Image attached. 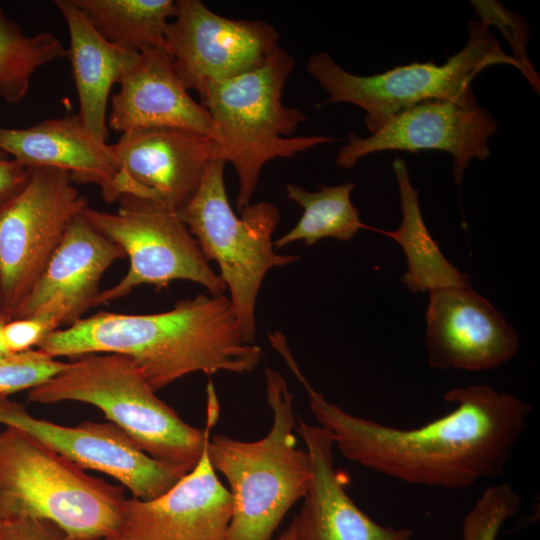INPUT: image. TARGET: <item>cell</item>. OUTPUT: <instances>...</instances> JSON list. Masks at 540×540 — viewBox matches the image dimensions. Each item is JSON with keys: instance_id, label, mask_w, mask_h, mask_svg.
<instances>
[{"instance_id": "3", "label": "cell", "mask_w": 540, "mask_h": 540, "mask_svg": "<svg viewBox=\"0 0 540 540\" xmlns=\"http://www.w3.org/2000/svg\"><path fill=\"white\" fill-rule=\"evenodd\" d=\"M27 401L93 405L147 455L185 473L201 459L219 411L217 399L208 398L206 429L191 426L156 396L131 358L112 353L71 358L63 370L30 389Z\"/></svg>"}, {"instance_id": "15", "label": "cell", "mask_w": 540, "mask_h": 540, "mask_svg": "<svg viewBox=\"0 0 540 540\" xmlns=\"http://www.w3.org/2000/svg\"><path fill=\"white\" fill-rule=\"evenodd\" d=\"M426 347L433 368L482 371L512 359L519 337L471 286L429 291Z\"/></svg>"}, {"instance_id": "8", "label": "cell", "mask_w": 540, "mask_h": 540, "mask_svg": "<svg viewBox=\"0 0 540 540\" xmlns=\"http://www.w3.org/2000/svg\"><path fill=\"white\" fill-rule=\"evenodd\" d=\"M225 165L223 159L210 160L197 192L177 214L206 259L218 264L244 340L255 344V308L263 279L272 268L292 264L299 256L274 250L272 235L280 213L273 203L250 204L240 217L234 213L225 189Z\"/></svg>"}, {"instance_id": "9", "label": "cell", "mask_w": 540, "mask_h": 540, "mask_svg": "<svg viewBox=\"0 0 540 540\" xmlns=\"http://www.w3.org/2000/svg\"><path fill=\"white\" fill-rule=\"evenodd\" d=\"M117 212L85 208L83 215L129 258L126 275L98 293L94 306L128 295L134 288L167 287L174 280L202 285L211 295L224 294L226 285L210 267L196 239L177 212L161 202L124 195Z\"/></svg>"}, {"instance_id": "1", "label": "cell", "mask_w": 540, "mask_h": 540, "mask_svg": "<svg viewBox=\"0 0 540 540\" xmlns=\"http://www.w3.org/2000/svg\"><path fill=\"white\" fill-rule=\"evenodd\" d=\"M284 361L343 456L408 484L462 489L501 475L531 411L510 393L470 385L445 393L454 408L444 416L416 428H396L345 412L310 385L292 355Z\"/></svg>"}, {"instance_id": "34", "label": "cell", "mask_w": 540, "mask_h": 540, "mask_svg": "<svg viewBox=\"0 0 540 540\" xmlns=\"http://www.w3.org/2000/svg\"><path fill=\"white\" fill-rule=\"evenodd\" d=\"M0 159H7V154L0 149Z\"/></svg>"}, {"instance_id": "22", "label": "cell", "mask_w": 540, "mask_h": 540, "mask_svg": "<svg viewBox=\"0 0 540 540\" xmlns=\"http://www.w3.org/2000/svg\"><path fill=\"white\" fill-rule=\"evenodd\" d=\"M399 188L402 220L398 229H376L394 239L406 255L408 270L401 282L412 292L419 293L447 287L471 286L469 275L460 272L441 252L423 220L418 191L410 182L402 158L392 163Z\"/></svg>"}, {"instance_id": "27", "label": "cell", "mask_w": 540, "mask_h": 540, "mask_svg": "<svg viewBox=\"0 0 540 540\" xmlns=\"http://www.w3.org/2000/svg\"><path fill=\"white\" fill-rule=\"evenodd\" d=\"M66 363L38 348L0 357V395L29 391L63 370Z\"/></svg>"}, {"instance_id": "32", "label": "cell", "mask_w": 540, "mask_h": 540, "mask_svg": "<svg viewBox=\"0 0 540 540\" xmlns=\"http://www.w3.org/2000/svg\"><path fill=\"white\" fill-rule=\"evenodd\" d=\"M275 540H294V532L291 525Z\"/></svg>"}, {"instance_id": "7", "label": "cell", "mask_w": 540, "mask_h": 540, "mask_svg": "<svg viewBox=\"0 0 540 540\" xmlns=\"http://www.w3.org/2000/svg\"><path fill=\"white\" fill-rule=\"evenodd\" d=\"M466 45L444 64L434 62L397 66L381 74L359 76L344 70L326 52L310 56L306 70L329 94L322 103H350L365 111V124L375 133L392 117L426 101H450L462 107H477L470 86L485 68L519 62L505 53L481 18L468 21Z\"/></svg>"}, {"instance_id": "25", "label": "cell", "mask_w": 540, "mask_h": 540, "mask_svg": "<svg viewBox=\"0 0 540 540\" xmlns=\"http://www.w3.org/2000/svg\"><path fill=\"white\" fill-rule=\"evenodd\" d=\"M66 57V49L51 32L26 35L0 5V98L20 102L28 93L33 74L43 65Z\"/></svg>"}, {"instance_id": "14", "label": "cell", "mask_w": 540, "mask_h": 540, "mask_svg": "<svg viewBox=\"0 0 540 540\" xmlns=\"http://www.w3.org/2000/svg\"><path fill=\"white\" fill-rule=\"evenodd\" d=\"M231 515V494L206 445L197 465L162 495L126 498L117 527L103 540H226Z\"/></svg>"}, {"instance_id": "26", "label": "cell", "mask_w": 540, "mask_h": 540, "mask_svg": "<svg viewBox=\"0 0 540 540\" xmlns=\"http://www.w3.org/2000/svg\"><path fill=\"white\" fill-rule=\"evenodd\" d=\"M520 507L521 496L508 482L489 486L465 515L462 540H496L503 524Z\"/></svg>"}, {"instance_id": "17", "label": "cell", "mask_w": 540, "mask_h": 540, "mask_svg": "<svg viewBox=\"0 0 540 540\" xmlns=\"http://www.w3.org/2000/svg\"><path fill=\"white\" fill-rule=\"evenodd\" d=\"M123 256L122 248L99 232L82 212L69 224L12 319L48 314L60 326L72 324L94 306L102 275Z\"/></svg>"}, {"instance_id": "16", "label": "cell", "mask_w": 540, "mask_h": 540, "mask_svg": "<svg viewBox=\"0 0 540 540\" xmlns=\"http://www.w3.org/2000/svg\"><path fill=\"white\" fill-rule=\"evenodd\" d=\"M112 148L124 195L152 199L175 212L192 199L208 163L217 158L212 137L178 128L128 131Z\"/></svg>"}, {"instance_id": "18", "label": "cell", "mask_w": 540, "mask_h": 540, "mask_svg": "<svg viewBox=\"0 0 540 540\" xmlns=\"http://www.w3.org/2000/svg\"><path fill=\"white\" fill-rule=\"evenodd\" d=\"M296 431L310 457L311 482L291 522L294 540H410L412 530L383 526L349 497L334 468L331 432L298 418Z\"/></svg>"}, {"instance_id": "2", "label": "cell", "mask_w": 540, "mask_h": 540, "mask_svg": "<svg viewBox=\"0 0 540 540\" xmlns=\"http://www.w3.org/2000/svg\"><path fill=\"white\" fill-rule=\"evenodd\" d=\"M38 349L75 358L91 353L131 358L156 392L195 372L245 374L261 348L244 340L225 294H199L168 311L123 314L101 311L49 333Z\"/></svg>"}, {"instance_id": "6", "label": "cell", "mask_w": 540, "mask_h": 540, "mask_svg": "<svg viewBox=\"0 0 540 540\" xmlns=\"http://www.w3.org/2000/svg\"><path fill=\"white\" fill-rule=\"evenodd\" d=\"M123 486L83 468L24 431L0 433V520L49 521L73 540H103L117 527Z\"/></svg>"}, {"instance_id": "10", "label": "cell", "mask_w": 540, "mask_h": 540, "mask_svg": "<svg viewBox=\"0 0 540 540\" xmlns=\"http://www.w3.org/2000/svg\"><path fill=\"white\" fill-rule=\"evenodd\" d=\"M26 185L0 205V284L7 320L29 293L69 224L85 208L68 172L30 168Z\"/></svg>"}, {"instance_id": "4", "label": "cell", "mask_w": 540, "mask_h": 540, "mask_svg": "<svg viewBox=\"0 0 540 540\" xmlns=\"http://www.w3.org/2000/svg\"><path fill=\"white\" fill-rule=\"evenodd\" d=\"M264 375L273 418L267 435L251 442L214 435L207 443L210 463L232 497L226 540H270L311 482L309 454L294 435L293 395L280 373L268 367Z\"/></svg>"}, {"instance_id": "30", "label": "cell", "mask_w": 540, "mask_h": 540, "mask_svg": "<svg viewBox=\"0 0 540 540\" xmlns=\"http://www.w3.org/2000/svg\"><path fill=\"white\" fill-rule=\"evenodd\" d=\"M30 173V168L14 159H0V205L26 185Z\"/></svg>"}, {"instance_id": "23", "label": "cell", "mask_w": 540, "mask_h": 540, "mask_svg": "<svg viewBox=\"0 0 540 540\" xmlns=\"http://www.w3.org/2000/svg\"><path fill=\"white\" fill-rule=\"evenodd\" d=\"M72 1L110 42L138 53L155 48L166 49L165 32L175 14V1Z\"/></svg>"}, {"instance_id": "12", "label": "cell", "mask_w": 540, "mask_h": 540, "mask_svg": "<svg viewBox=\"0 0 540 540\" xmlns=\"http://www.w3.org/2000/svg\"><path fill=\"white\" fill-rule=\"evenodd\" d=\"M0 424L24 431L83 469L113 477L137 499L156 498L187 474L147 455L111 422L63 426L35 418L23 404L0 395Z\"/></svg>"}, {"instance_id": "11", "label": "cell", "mask_w": 540, "mask_h": 540, "mask_svg": "<svg viewBox=\"0 0 540 540\" xmlns=\"http://www.w3.org/2000/svg\"><path fill=\"white\" fill-rule=\"evenodd\" d=\"M175 2L166 49L184 86L199 97L212 82L259 68L279 47V33L268 22L226 18L200 0Z\"/></svg>"}, {"instance_id": "31", "label": "cell", "mask_w": 540, "mask_h": 540, "mask_svg": "<svg viewBox=\"0 0 540 540\" xmlns=\"http://www.w3.org/2000/svg\"><path fill=\"white\" fill-rule=\"evenodd\" d=\"M6 322H8V320L3 316H0V357L11 354L7 348L4 337V325Z\"/></svg>"}, {"instance_id": "28", "label": "cell", "mask_w": 540, "mask_h": 540, "mask_svg": "<svg viewBox=\"0 0 540 540\" xmlns=\"http://www.w3.org/2000/svg\"><path fill=\"white\" fill-rule=\"evenodd\" d=\"M59 327L58 321L48 314L11 319L4 325L7 348L11 354L32 350Z\"/></svg>"}, {"instance_id": "21", "label": "cell", "mask_w": 540, "mask_h": 540, "mask_svg": "<svg viewBox=\"0 0 540 540\" xmlns=\"http://www.w3.org/2000/svg\"><path fill=\"white\" fill-rule=\"evenodd\" d=\"M54 4L68 27L66 57L79 98L77 116L90 133L106 142L111 88L137 63L140 53L104 38L72 0H56Z\"/></svg>"}, {"instance_id": "5", "label": "cell", "mask_w": 540, "mask_h": 540, "mask_svg": "<svg viewBox=\"0 0 540 540\" xmlns=\"http://www.w3.org/2000/svg\"><path fill=\"white\" fill-rule=\"evenodd\" d=\"M294 66L293 57L277 47L259 68L212 82L200 97L214 125L215 157L235 169L239 213L251 204L267 162L335 141L322 135L291 136L306 119L301 110L282 103Z\"/></svg>"}, {"instance_id": "13", "label": "cell", "mask_w": 540, "mask_h": 540, "mask_svg": "<svg viewBox=\"0 0 540 540\" xmlns=\"http://www.w3.org/2000/svg\"><path fill=\"white\" fill-rule=\"evenodd\" d=\"M497 129L496 120L485 108L426 101L398 113L368 137L350 133L335 163L350 169L361 158L380 151H445L453 157V177L460 184L472 159L490 156L488 140Z\"/></svg>"}, {"instance_id": "24", "label": "cell", "mask_w": 540, "mask_h": 540, "mask_svg": "<svg viewBox=\"0 0 540 540\" xmlns=\"http://www.w3.org/2000/svg\"><path fill=\"white\" fill-rule=\"evenodd\" d=\"M354 183L337 186H322L317 192H310L295 185H286L287 198L297 203L303 213L296 225L274 241L280 249L292 242L303 240L308 246L323 238L346 241L360 229H372L360 220L359 210L352 204L350 195Z\"/></svg>"}, {"instance_id": "20", "label": "cell", "mask_w": 540, "mask_h": 540, "mask_svg": "<svg viewBox=\"0 0 540 540\" xmlns=\"http://www.w3.org/2000/svg\"><path fill=\"white\" fill-rule=\"evenodd\" d=\"M0 149L28 168H58L68 172L73 182L96 184L106 202L124 195L112 144L90 133L77 114L28 128L0 127Z\"/></svg>"}, {"instance_id": "33", "label": "cell", "mask_w": 540, "mask_h": 540, "mask_svg": "<svg viewBox=\"0 0 540 540\" xmlns=\"http://www.w3.org/2000/svg\"><path fill=\"white\" fill-rule=\"evenodd\" d=\"M3 311H4V304H3V295H2V289H1V284H0V316H3L4 318H6L3 314Z\"/></svg>"}, {"instance_id": "19", "label": "cell", "mask_w": 540, "mask_h": 540, "mask_svg": "<svg viewBox=\"0 0 540 540\" xmlns=\"http://www.w3.org/2000/svg\"><path fill=\"white\" fill-rule=\"evenodd\" d=\"M119 84L107 117L112 130L178 128L214 138L210 114L190 96L166 49L141 52Z\"/></svg>"}, {"instance_id": "29", "label": "cell", "mask_w": 540, "mask_h": 540, "mask_svg": "<svg viewBox=\"0 0 540 540\" xmlns=\"http://www.w3.org/2000/svg\"><path fill=\"white\" fill-rule=\"evenodd\" d=\"M0 540H73L55 524L30 517L0 520Z\"/></svg>"}]
</instances>
